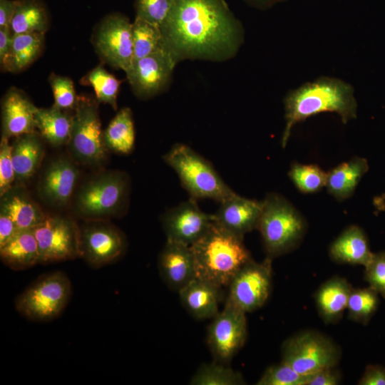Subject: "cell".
<instances>
[{
    "label": "cell",
    "mask_w": 385,
    "mask_h": 385,
    "mask_svg": "<svg viewBox=\"0 0 385 385\" xmlns=\"http://www.w3.org/2000/svg\"><path fill=\"white\" fill-rule=\"evenodd\" d=\"M196 277L222 289L228 287L237 272L250 260L243 238L215 222L190 246Z\"/></svg>",
    "instance_id": "obj_3"
},
{
    "label": "cell",
    "mask_w": 385,
    "mask_h": 385,
    "mask_svg": "<svg viewBox=\"0 0 385 385\" xmlns=\"http://www.w3.org/2000/svg\"><path fill=\"white\" fill-rule=\"evenodd\" d=\"M365 279L371 288L385 297V252L374 255L365 267Z\"/></svg>",
    "instance_id": "obj_41"
},
{
    "label": "cell",
    "mask_w": 385,
    "mask_h": 385,
    "mask_svg": "<svg viewBox=\"0 0 385 385\" xmlns=\"http://www.w3.org/2000/svg\"><path fill=\"white\" fill-rule=\"evenodd\" d=\"M72 296V284L62 271L40 276L14 301L16 310L28 320L46 322L58 318Z\"/></svg>",
    "instance_id": "obj_6"
},
{
    "label": "cell",
    "mask_w": 385,
    "mask_h": 385,
    "mask_svg": "<svg viewBox=\"0 0 385 385\" xmlns=\"http://www.w3.org/2000/svg\"><path fill=\"white\" fill-rule=\"evenodd\" d=\"M44 34L34 32L14 35L11 48L2 71L16 73L31 66L43 51Z\"/></svg>",
    "instance_id": "obj_29"
},
{
    "label": "cell",
    "mask_w": 385,
    "mask_h": 385,
    "mask_svg": "<svg viewBox=\"0 0 385 385\" xmlns=\"http://www.w3.org/2000/svg\"><path fill=\"white\" fill-rule=\"evenodd\" d=\"M282 361L302 375L334 368L341 359V350L329 337L314 330L300 332L287 339L282 346Z\"/></svg>",
    "instance_id": "obj_8"
},
{
    "label": "cell",
    "mask_w": 385,
    "mask_h": 385,
    "mask_svg": "<svg viewBox=\"0 0 385 385\" xmlns=\"http://www.w3.org/2000/svg\"><path fill=\"white\" fill-rule=\"evenodd\" d=\"M73 115L53 105L38 108L35 115L36 129L42 138L54 146L68 145L72 128Z\"/></svg>",
    "instance_id": "obj_27"
},
{
    "label": "cell",
    "mask_w": 385,
    "mask_h": 385,
    "mask_svg": "<svg viewBox=\"0 0 385 385\" xmlns=\"http://www.w3.org/2000/svg\"><path fill=\"white\" fill-rule=\"evenodd\" d=\"M374 255L370 250L365 233L356 225H351L345 229L329 248L330 257L342 264L366 267L372 260Z\"/></svg>",
    "instance_id": "obj_22"
},
{
    "label": "cell",
    "mask_w": 385,
    "mask_h": 385,
    "mask_svg": "<svg viewBox=\"0 0 385 385\" xmlns=\"http://www.w3.org/2000/svg\"><path fill=\"white\" fill-rule=\"evenodd\" d=\"M133 61L164 49L160 26L135 18L132 24Z\"/></svg>",
    "instance_id": "obj_33"
},
{
    "label": "cell",
    "mask_w": 385,
    "mask_h": 385,
    "mask_svg": "<svg viewBox=\"0 0 385 385\" xmlns=\"http://www.w3.org/2000/svg\"><path fill=\"white\" fill-rule=\"evenodd\" d=\"M16 180L11 155V145L9 138L1 137L0 142V195L6 194L12 188Z\"/></svg>",
    "instance_id": "obj_40"
},
{
    "label": "cell",
    "mask_w": 385,
    "mask_h": 385,
    "mask_svg": "<svg viewBox=\"0 0 385 385\" xmlns=\"http://www.w3.org/2000/svg\"><path fill=\"white\" fill-rule=\"evenodd\" d=\"M78 176V169L71 160L66 158L55 159L47 165L41 176L38 192L48 204L63 207L71 200Z\"/></svg>",
    "instance_id": "obj_17"
},
{
    "label": "cell",
    "mask_w": 385,
    "mask_h": 385,
    "mask_svg": "<svg viewBox=\"0 0 385 385\" xmlns=\"http://www.w3.org/2000/svg\"><path fill=\"white\" fill-rule=\"evenodd\" d=\"M353 288L349 282L334 277L323 283L315 294L317 307L323 321L335 323L342 317Z\"/></svg>",
    "instance_id": "obj_23"
},
{
    "label": "cell",
    "mask_w": 385,
    "mask_h": 385,
    "mask_svg": "<svg viewBox=\"0 0 385 385\" xmlns=\"http://www.w3.org/2000/svg\"><path fill=\"white\" fill-rule=\"evenodd\" d=\"M289 176L295 186L304 193H313L326 186L327 173L315 165L293 163Z\"/></svg>",
    "instance_id": "obj_36"
},
{
    "label": "cell",
    "mask_w": 385,
    "mask_h": 385,
    "mask_svg": "<svg viewBox=\"0 0 385 385\" xmlns=\"http://www.w3.org/2000/svg\"><path fill=\"white\" fill-rule=\"evenodd\" d=\"M132 24L120 13L106 15L95 26L91 42L101 60L126 71L133 60Z\"/></svg>",
    "instance_id": "obj_10"
},
{
    "label": "cell",
    "mask_w": 385,
    "mask_h": 385,
    "mask_svg": "<svg viewBox=\"0 0 385 385\" xmlns=\"http://www.w3.org/2000/svg\"><path fill=\"white\" fill-rule=\"evenodd\" d=\"M172 4L173 0H135V18L160 27Z\"/></svg>",
    "instance_id": "obj_39"
},
{
    "label": "cell",
    "mask_w": 385,
    "mask_h": 385,
    "mask_svg": "<svg viewBox=\"0 0 385 385\" xmlns=\"http://www.w3.org/2000/svg\"><path fill=\"white\" fill-rule=\"evenodd\" d=\"M176 63L165 50L133 61L125 72L133 93L148 99L164 91L170 83Z\"/></svg>",
    "instance_id": "obj_15"
},
{
    "label": "cell",
    "mask_w": 385,
    "mask_h": 385,
    "mask_svg": "<svg viewBox=\"0 0 385 385\" xmlns=\"http://www.w3.org/2000/svg\"><path fill=\"white\" fill-rule=\"evenodd\" d=\"M310 375H302L286 363L269 366L256 383L257 385H307Z\"/></svg>",
    "instance_id": "obj_37"
},
{
    "label": "cell",
    "mask_w": 385,
    "mask_h": 385,
    "mask_svg": "<svg viewBox=\"0 0 385 385\" xmlns=\"http://www.w3.org/2000/svg\"><path fill=\"white\" fill-rule=\"evenodd\" d=\"M79 229L80 257L93 269L115 262L126 250L124 234L105 220H87Z\"/></svg>",
    "instance_id": "obj_11"
},
{
    "label": "cell",
    "mask_w": 385,
    "mask_h": 385,
    "mask_svg": "<svg viewBox=\"0 0 385 385\" xmlns=\"http://www.w3.org/2000/svg\"><path fill=\"white\" fill-rule=\"evenodd\" d=\"M39 250V264L80 257V229L71 218L46 217L33 229Z\"/></svg>",
    "instance_id": "obj_12"
},
{
    "label": "cell",
    "mask_w": 385,
    "mask_h": 385,
    "mask_svg": "<svg viewBox=\"0 0 385 385\" xmlns=\"http://www.w3.org/2000/svg\"><path fill=\"white\" fill-rule=\"evenodd\" d=\"M163 159L177 173L191 198L221 202L235 194L212 164L187 145L175 144Z\"/></svg>",
    "instance_id": "obj_4"
},
{
    "label": "cell",
    "mask_w": 385,
    "mask_h": 385,
    "mask_svg": "<svg viewBox=\"0 0 385 385\" xmlns=\"http://www.w3.org/2000/svg\"><path fill=\"white\" fill-rule=\"evenodd\" d=\"M160 28L164 49L176 64L227 61L244 41L243 27L225 0H173Z\"/></svg>",
    "instance_id": "obj_1"
},
{
    "label": "cell",
    "mask_w": 385,
    "mask_h": 385,
    "mask_svg": "<svg viewBox=\"0 0 385 385\" xmlns=\"http://www.w3.org/2000/svg\"><path fill=\"white\" fill-rule=\"evenodd\" d=\"M17 0H0V27H10Z\"/></svg>",
    "instance_id": "obj_46"
},
{
    "label": "cell",
    "mask_w": 385,
    "mask_h": 385,
    "mask_svg": "<svg viewBox=\"0 0 385 385\" xmlns=\"http://www.w3.org/2000/svg\"><path fill=\"white\" fill-rule=\"evenodd\" d=\"M38 108L21 90L11 87L2 98L1 137L10 138L36 131Z\"/></svg>",
    "instance_id": "obj_18"
},
{
    "label": "cell",
    "mask_w": 385,
    "mask_h": 385,
    "mask_svg": "<svg viewBox=\"0 0 385 385\" xmlns=\"http://www.w3.org/2000/svg\"><path fill=\"white\" fill-rule=\"evenodd\" d=\"M379 304L378 292L371 287L353 289L347 304L348 317L365 324L375 312Z\"/></svg>",
    "instance_id": "obj_35"
},
{
    "label": "cell",
    "mask_w": 385,
    "mask_h": 385,
    "mask_svg": "<svg viewBox=\"0 0 385 385\" xmlns=\"http://www.w3.org/2000/svg\"><path fill=\"white\" fill-rule=\"evenodd\" d=\"M166 241L191 246L200 239L214 223L213 214L201 210L196 200L190 198L168 210L162 217Z\"/></svg>",
    "instance_id": "obj_16"
},
{
    "label": "cell",
    "mask_w": 385,
    "mask_h": 385,
    "mask_svg": "<svg viewBox=\"0 0 385 385\" xmlns=\"http://www.w3.org/2000/svg\"><path fill=\"white\" fill-rule=\"evenodd\" d=\"M207 340L215 361L227 364L244 345L247 338L246 313L226 301L212 318Z\"/></svg>",
    "instance_id": "obj_14"
},
{
    "label": "cell",
    "mask_w": 385,
    "mask_h": 385,
    "mask_svg": "<svg viewBox=\"0 0 385 385\" xmlns=\"http://www.w3.org/2000/svg\"><path fill=\"white\" fill-rule=\"evenodd\" d=\"M340 381V374L334 367L310 374L307 385H337Z\"/></svg>",
    "instance_id": "obj_42"
},
{
    "label": "cell",
    "mask_w": 385,
    "mask_h": 385,
    "mask_svg": "<svg viewBox=\"0 0 385 385\" xmlns=\"http://www.w3.org/2000/svg\"><path fill=\"white\" fill-rule=\"evenodd\" d=\"M80 83L93 88L98 103L108 104L117 110V98L121 81L110 73L102 64L89 71L81 79Z\"/></svg>",
    "instance_id": "obj_32"
},
{
    "label": "cell",
    "mask_w": 385,
    "mask_h": 385,
    "mask_svg": "<svg viewBox=\"0 0 385 385\" xmlns=\"http://www.w3.org/2000/svg\"><path fill=\"white\" fill-rule=\"evenodd\" d=\"M54 103L53 106L65 111L74 110L78 96L73 81L67 77L51 73L48 77Z\"/></svg>",
    "instance_id": "obj_38"
},
{
    "label": "cell",
    "mask_w": 385,
    "mask_h": 385,
    "mask_svg": "<svg viewBox=\"0 0 385 385\" xmlns=\"http://www.w3.org/2000/svg\"><path fill=\"white\" fill-rule=\"evenodd\" d=\"M129 192L128 176L121 171H109L86 182L75 198L77 212L84 219L105 220L124 208Z\"/></svg>",
    "instance_id": "obj_7"
},
{
    "label": "cell",
    "mask_w": 385,
    "mask_h": 385,
    "mask_svg": "<svg viewBox=\"0 0 385 385\" xmlns=\"http://www.w3.org/2000/svg\"><path fill=\"white\" fill-rule=\"evenodd\" d=\"M358 384L359 385H385V368L377 365L368 366Z\"/></svg>",
    "instance_id": "obj_43"
},
{
    "label": "cell",
    "mask_w": 385,
    "mask_h": 385,
    "mask_svg": "<svg viewBox=\"0 0 385 385\" xmlns=\"http://www.w3.org/2000/svg\"><path fill=\"white\" fill-rule=\"evenodd\" d=\"M192 385H241L245 381L242 375L226 366V364L213 361L202 364L192 376Z\"/></svg>",
    "instance_id": "obj_34"
},
{
    "label": "cell",
    "mask_w": 385,
    "mask_h": 385,
    "mask_svg": "<svg viewBox=\"0 0 385 385\" xmlns=\"http://www.w3.org/2000/svg\"><path fill=\"white\" fill-rule=\"evenodd\" d=\"M1 262L9 268L19 271L39 264V250L33 229L19 230L0 247Z\"/></svg>",
    "instance_id": "obj_24"
},
{
    "label": "cell",
    "mask_w": 385,
    "mask_h": 385,
    "mask_svg": "<svg viewBox=\"0 0 385 385\" xmlns=\"http://www.w3.org/2000/svg\"><path fill=\"white\" fill-rule=\"evenodd\" d=\"M19 229L11 217L4 210H0V247L8 242Z\"/></svg>",
    "instance_id": "obj_44"
},
{
    "label": "cell",
    "mask_w": 385,
    "mask_h": 385,
    "mask_svg": "<svg viewBox=\"0 0 385 385\" xmlns=\"http://www.w3.org/2000/svg\"><path fill=\"white\" fill-rule=\"evenodd\" d=\"M272 257L261 262H247L230 283L227 302L245 313L262 307L272 289Z\"/></svg>",
    "instance_id": "obj_13"
},
{
    "label": "cell",
    "mask_w": 385,
    "mask_h": 385,
    "mask_svg": "<svg viewBox=\"0 0 385 385\" xmlns=\"http://www.w3.org/2000/svg\"><path fill=\"white\" fill-rule=\"evenodd\" d=\"M257 229L267 256L272 258L291 251L299 244L305 233L306 223L284 197L270 193L262 200Z\"/></svg>",
    "instance_id": "obj_5"
},
{
    "label": "cell",
    "mask_w": 385,
    "mask_h": 385,
    "mask_svg": "<svg viewBox=\"0 0 385 385\" xmlns=\"http://www.w3.org/2000/svg\"><path fill=\"white\" fill-rule=\"evenodd\" d=\"M285 127L282 135L284 148L294 125L324 112L337 113L346 123L356 117L354 88L337 78L322 76L290 91L284 98Z\"/></svg>",
    "instance_id": "obj_2"
},
{
    "label": "cell",
    "mask_w": 385,
    "mask_h": 385,
    "mask_svg": "<svg viewBox=\"0 0 385 385\" xmlns=\"http://www.w3.org/2000/svg\"><path fill=\"white\" fill-rule=\"evenodd\" d=\"M158 267L163 281L176 292L196 278L195 259L190 246L166 241L158 256Z\"/></svg>",
    "instance_id": "obj_19"
},
{
    "label": "cell",
    "mask_w": 385,
    "mask_h": 385,
    "mask_svg": "<svg viewBox=\"0 0 385 385\" xmlns=\"http://www.w3.org/2000/svg\"><path fill=\"white\" fill-rule=\"evenodd\" d=\"M252 1L259 4H269V3L276 1L277 0H252Z\"/></svg>",
    "instance_id": "obj_47"
},
{
    "label": "cell",
    "mask_w": 385,
    "mask_h": 385,
    "mask_svg": "<svg viewBox=\"0 0 385 385\" xmlns=\"http://www.w3.org/2000/svg\"><path fill=\"white\" fill-rule=\"evenodd\" d=\"M1 197V210L11 217L19 230L34 229L47 217L22 190L12 188Z\"/></svg>",
    "instance_id": "obj_26"
},
{
    "label": "cell",
    "mask_w": 385,
    "mask_h": 385,
    "mask_svg": "<svg viewBox=\"0 0 385 385\" xmlns=\"http://www.w3.org/2000/svg\"><path fill=\"white\" fill-rule=\"evenodd\" d=\"M14 34L10 27H0V65L1 71L10 53Z\"/></svg>",
    "instance_id": "obj_45"
},
{
    "label": "cell",
    "mask_w": 385,
    "mask_h": 385,
    "mask_svg": "<svg viewBox=\"0 0 385 385\" xmlns=\"http://www.w3.org/2000/svg\"><path fill=\"white\" fill-rule=\"evenodd\" d=\"M16 180L24 182L35 173L44 155L41 136L36 131L16 137L11 144Z\"/></svg>",
    "instance_id": "obj_25"
},
{
    "label": "cell",
    "mask_w": 385,
    "mask_h": 385,
    "mask_svg": "<svg viewBox=\"0 0 385 385\" xmlns=\"http://www.w3.org/2000/svg\"><path fill=\"white\" fill-rule=\"evenodd\" d=\"M220 204L213 214L214 221L218 225L242 238L257 229L262 201L247 199L235 193Z\"/></svg>",
    "instance_id": "obj_20"
},
{
    "label": "cell",
    "mask_w": 385,
    "mask_h": 385,
    "mask_svg": "<svg viewBox=\"0 0 385 385\" xmlns=\"http://www.w3.org/2000/svg\"><path fill=\"white\" fill-rule=\"evenodd\" d=\"M221 289L196 277L178 292L182 304L193 317L206 319L213 318L219 312Z\"/></svg>",
    "instance_id": "obj_21"
},
{
    "label": "cell",
    "mask_w": 385,
    "mask_h": 385,
    "mask_svg": "<svg viewBox=\"0 0 385 385\" xmlns=\"http://www.w3.org/2000/svg\"><path fill=\"white\" fill-rule=\"evenodd\" d=\"M73 111L69 149L78 162L88 165H100L106 158L108 148L104 142L98 102L87 96H78Z\"/></svg>",
    "instance_id": "obj_9"
},
{
    "label": "cell",
    "mask_w": 385,
    "mask_h": 385,
    "mask_svg": "<svg viewBox=\"0 0 385 385\" xmlns=\"http://www.w3.org/2000/svg\"><path fill=\"white\" fill-rule=\"evenodd\" d=\"M49 23L48 10L41 0H17L10 29L14 35L34 32L45 34Z\"/></svg>",
    "instance_id": "obj_30"
},
{
    "label": "cell",
    "mask_w": 385,
    "mask_h": 385,
    "mask_svg": "<svg viewBox=\"0 0 385 385\" xmlns=\"http://www.w3.org/2000/svg\"><path fill=\"white\" fill-rule=\"evenodd\" d=\"M106 148L115 153L128 154L133 150L135 132L132 111L125 107L118 111L103 130Z\"/></svg>",
    "instance_id": "obj_31"
},
{
    "label": "cell",
    "mask_w": 385,
    "mask_h": 385,
    "mask_svg": "<svg viewBox=\"0 0 385 385\" xmlns=\"http://www.w3.org/2000/svg\"><path fill=\"white\" fill-rule=\"evenodd\" d=\"M366 159L355 157L327 173L326 187L338 200L349 197L363 175L368 171Z\"/></svg>",
    "instance_id": "obj_28"
}]
</instances>
